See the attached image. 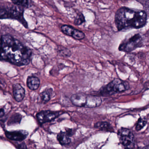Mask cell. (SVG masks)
<instances>
[{
    "label": "cell",
    "mask_w": 149,
    "mask_h": 149,
    "mask_svg": "<svg viewBox=\"0 0 149 149\" xmlns=\"http://www.w3.org/2000/svg\"><path fill=\"white\" fill-rule=\"evenodd\" d=\"M31 51L19 41L9 35L0 39V60L17 66L26 65L30 62Z\"/></svg>",
    "instance_id": "cell-1"
},
{
    "label": "cell",
    "mask_w": 149,
    "mask_h": 149,
    "mask_svg": "<svg viewBox=\"0 0 149 149\" xmlns=\"http://www.w3.org/2000/svg\"><path fill=\"white\" fill-rule=\"evenodd\" d=\"M147 18L145 11L122 7L116 13L115 24L118 31L140 29L146 24Z\"/></svg>",
    "instance_id": "cell-2"
},
{
    "label": "cell",
    "mask_w": 149,
    "mask_h": 149,
    "mask_svg": "<svg viewBox=\"0 0 149 149\" xmlns=\"http://www.w3.org/2000/svg\"><path fill=\"white\" fill-rule=\"evenodd\" d=\"M129 88L130 85L127 81L119 79H115L104 87L100 92L103 95H110L115 93L124 92L129 89Z\"/></svg>",
    "instance_id": "cell-3"
},
{
    "label": "cell",
    "mask_w": 149,
    "mask_h": 149,
    "mask_svg": "<svg viewBox=\"0 0 149 149\" xmlns=\"http://www.w3.org/2000/svg\"><path fill=\"white\" fill-rule=\"evenodd\" d=\"M143 45V38L139 34L134 35L129 39L125 40L119 45V51L130 53L140 47Z\"/></svg>",
    "instance_id": "cell-4"
},
{
    "label": "cell",
    "mask_w": 149,
    "mask_h": 149,
    "mask_svg": "<svg viewBox=\"0 0 149 149\" xmlns=\"http://www.w3.org/2000/svg\"><path fill=\"white\" fill-rule=\"evenodd\" d=\"M119 141L126 149H133L135 145L134 135L131 131L126 128H122L118 132Z\"/></svg>",
    "instance_id": "cell-5"
},
{
    "label": "cell",
    "mask_w": 149,
    "mask_h": 149,
    "mask_svg": "<svg viewBox=\"0 0 149 149\" xmlns=\"http://www.w3.org/2000/svg\"><path fill=\"white\" fill-rule=\"evenodd\" d=\"M9 18L19 20L24 25L26 24V21L23 19V12L20 8L17 7H13L10 9L0 7V18Z\"/></svg>",
    "instance_id": "cell-6"
},
{
    "label": "cell",
    "mask_w": 149,
    "mask_h": 149,
    "mask_svg": "<svg viewBox=\"0 0 149 149\" xmlns=\"http://www.w3.org/2000/svg\"><path fill=\"white\" fill-rule=\"evenodd\" d=\"M62 32L64 34L71 36L76 40H81L84 39L85 34L83 32L75 29L69 25H63L61 27Z\"/></svg>",
    "instance_id": "cell-7"
},
{
    "label": "cell",
    "mask_w": 149,
    "mask_h": 149,
    "mask_svg": "<svg viewBox=\"0 0 149 149\" xmlns=\"http://www.w3.org/2000/svg\"><path fill=\"white\" fill-rule=\"evenodd\" d=\"M60 115L58 112L50 111H42L36 115V118L39 123L41 124L45 123L54 120Z\"/></svg>",
    "instance_id": "cell-8"
},
{
    "label": "cell",
    "mask_w": 149,
    "mask_h": 149,
    "mask_svg": "<svg viewBox=\"0 0 149 149\" xmlns=\"http://www.w3.org/2000/svg\"><path fill=\"white\" fill-rule=\"evenodd\" d=\"M28 133L26 131L19 130L15 131H7L6 135L8 139L13 141H22L27 136Z\"/></svg>",
    "instance_id": "cell-9"
},
{
    "label": "cell",
    "mask_w": 149,
    "mask_h": 149,
    "mask_svg": "<svg viewBox=\"0 0 149 149\" xmlns=\"http://www.w3.org/2000/svg\"><path fill=\"white\" fill-rule=\"evenodd\" d=\"M87 95L83 93L74 94L71 96L70 100L74 105L77 107H85Z\"/></svg>",
    "instance_id": "cell-10"
},
{
    "label": "cell",
    "mask_w": 149,
    "mask_h": 149,
    "mask_svg": "<svg viewBox=\"0 0 149 149\" xmlns=\"http://www.w3.org/2000/svg\"><path fill=\"white\" fill-rule=\"evenodd\" d=\"M102 103V99L100 97L92 95H87L85 107L88 108H96L100 106Z\"/></svg>",
    "instance_id": "cell-11"
},
{
    "label": "cell",
    "mask_w": 149,
    "mask_h": 149,
    "mask_svg": "<svg viewBox=\"0 0 149 149\" xmlns=\"http://www.w3.org/2000/svg\"><path fill=\"white\" fill-rule=\"evenodd\" d=\"M13 93L15 99L17 102H20L25 97V89L20 84H17L14 85Z\"/></svg>",
    "instance_id": "cell-12"
},
{
    "label": "cell",
    "mask_w": 149,
    "mask_h": 149,
    "mask_svg": "<svg viewBox=\"0 0 149 149\" xmlns=\"http://www.w3.org/2000/svg\"><path fill=\"white\" fill-rule=\"evenodd\" d=\"M28 87L32 90H36L39 88L40 85V81L39 78L36 77H29L27 80Z\"/></svg>",
    "instance_id": "cell-13"
},
{
    "label": "cell",
    "mask_w": 149,
    "mask_h": 149,
    "mask_svg": "<svg viewBox=\"0 0 149 149\" xmlns=\"http://www.w3.org/2000/svg\"><path fill=\"white\" fill-rule=\"evenodd\" d=\"M57 139L60 143L63 146L69 144L71 142L70 136L67 134L66 132H61L57 135Z\"/></svg>",
    "instance_id": "cell-14"
},
{
    "label": "cell",
    "mask_w": 149,
    "mask_h": 149,
    "mask_svg": "<svg viewBox=\"0 0 149 149\" xmlns=\"http://www.w3.org/2000/svg\"><path fill=\"white\" fill-rule=\"evenodd\" d=\"M95 127L96 128L100 129L101 130L104 131L110 132L114 131L113 128L108 122H97L95 124Z\"/></svg>",
    "instance_id": "cell-15"
},
{
    "label": "cell",
    "mask_w": 149,
    "mask_h": 149,
    "mask_svg": "<svg viewBox=\"0 0 149 149\" xmlns=\"http://www.w3.org/2000/svg\"><path fill=\"white\" fill-rule=\"evenodd\" d=\"M51 92L52 90L51 89L47 90L42 92L40 95V97L42 102L46 103L50 100Z\"/></svg>",
    "instance_id": "cell-16"
},
{
    "label": "cell",
    "mask_w": 149,
    "mask_h": 149,
    "mask_svg": "<svg viewBox=\"0 0 149 149\" xmlns=\"http://www.w3.org/2000/svg\"><path fill=\"white\" fill-rule=\"evenodd\" d=\"M147 123V119L145 117H141L138 119L136 129L138 131H139L142 130Z\"/></svg>",
    "instance_id": "cell-17"
},
{
    "label": "cell",
    "mask_w": 149,
    "mask_h": 149,
    "mask_svg": "<svg viewBox=\"0 0 149 149\" xmlns=\"http://www.w3.org/2000/svg\"><path fill=\"white\" fill-rule=\"evenodd\" d=\"M85 20L83 15L81 13H79L77 14V16L75 19L74 23L75 25L79 26L82 24L84 22H85Z\"/></svg>",
    "instance_id": "cell-18"
},
{
    "label": "cell",
    "mask_w": 149,
    "mask_h": 149,
    "mask_svg": "<svg viewBox=\"0 0 149 149\" xmlns=\"http://www.w3.org/2000/svg\"><path fill=\"white\" fill-rule=\"evenodd\" d=\"M12 2L15 4L22 6L27 7L29 6V1H13Z\"/></svg>",
    "instance_id": "cell-19"
},
{
    "label": "cell",
    "mask_w": 149,
    "mask_h": 149,
    "mask_svg": "<svg viewBox=\"0 0 149 149\" xmlns=\"http://www.w3.org/2000/svg\"><path fill=\"white\" fill-rule=\"evenodd\" d=\"M60 52L61 55L64 56L69 57L71 55V52L68 49L64 48L63 50H61Z\"/></svg>",
    "instance_id": "cell-20"
},
{
    "label": "cell",
    "mask_w": 149,
    "mask_h": 149,
    "mask_svg": "<svg viewBox=\"0 0 149 149\" xmlns=\"http://www.w3.org/2000/svg\"><path fill=\"white\" fill-rule=\"evenodd\" d=\"M5 115V111L3 109H0V118L2 117Z\"/></svg>",
    "instance_id": "cell-21"
},
{
    "label": "cell",
    "mask_w": 149,
    "mask_h": 149,
    "mask_svg": "<svg viewBox=\"0 0 149 149\" xmlns=\"http://www.w3.org/2000/svg\"><path fill=\"white\" fill-rule=\"evenodd\" d=\"M138 149H149V145H147L146 146H144V147H140Z\"/></svg>",
    "instance_id": "cell-22"
},
{
    "label": "cell",
    "mask_w": 149,
    "mask_h": 149,
    "mask_svg": "<svg viewBox=\"0 0 149 149\" xmlns=\"http://www.w3.org/2000/svg\"></svg>",
    "instance_id": "cell-23"
}]
</instances>
